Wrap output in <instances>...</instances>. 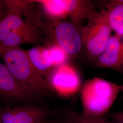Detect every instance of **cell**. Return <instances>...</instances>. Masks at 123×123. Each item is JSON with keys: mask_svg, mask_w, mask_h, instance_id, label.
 Returning a JSON list of instances; mask_svg holds the SVG:
<instances>
[{"mask_svg": "<svg viewBox=\"0 0 123 123\" xmlns=\"http://www.w3.org/2000/svg\"><path fill=\"white\" fill-rule=\"evenodd\" d=\"M0 57L18 83L33 97L51 89L48 80L36 70L25 50L0 46Z\"/></svg>", "mask_w": 123, "mask_h": 123, "instance_id": "cell-1", "label": "cell"}, {"mask_svg": "<svg viewBox=\"0 0 123 123\" xmlns=\"http://www.w3.org/2000/svg\"><path fill=\"white\" fill-rule=\"evenodd\" d=\"M121 91V85L98 77L87 80L81 90V114L90 117L103 116Z\"/></svg>", "mask_w": 123, "mask_h": 123, "instance_id": "cell-2", "label": "cell"}, {"mask_svg": "<svg viewBox=\"0 0 123 123\" xmlns=\"http://www.w3.org/2000/svg\"><path fill=\"white\" fill-rule=\"evenodd\" d=\"M112 31L105 9L88 19L80 31L83 51L90 60L94 61L104 52L112 35Z\"/></svg>", "mask_w": 123, "mask_h": 123, "instance_id": "cell-3", "label": "cell"}, {"mask_svg": "<svg viewBox=\"0 0 123 123\" xmlns=\"http://www.w3.org/2000/svg\"><path fill=\"white\" fill-rule=\"evenodd\" d=\"M49 19H69L75 26L84 19H89L97 12L89 0H35Z\"/></svg>", "mask_w": 123, "mask_h": 123, "instance_id": "cell-4", "label": "cell"}, {"mask_svg": "<svg viewBox=\"0 0 123 123\" xmlns=\"http://www.w3.org/2000/svg\"><path fill=\"white\" fill-rule=\"evenodd\" d=\"M47 22V35L64 50L70 57L77 56L83 51L80 31L77 26L63 19H52Z\"/></svg>", "mask_w": 123, "mask_h": 123, "instance_id": "cell-5", "label": "cell"}, {"mask_svg": "<svg viewBox=\"0 0 123 123\" xmlns=\"http://www.w3.org/2000/svg\"><path fill=\"white\" fill-rule=\"evenodd\" d=\"M48 81L51 89L64 97L74 95L81 87V79L79 72L68 63L55 68Z\"/></svg>", "mask_w": 123, "mask_h": 123, "instance_id": "cell-6", "label": "cell"}, {"mask_svg": "<svg viewBox=\"0 0 123 123\" xmlns=\"http://www.w3.org/2000/svg\"><path fill=\"white\" fill-rule=\"evenodd\" d=\"M98 68L123 72V38L114 33L104 52L94 61Z\"/></svg>", "mask_w": 123, "mask_h": 123, "instance_id": "cell-7", "label": "cell"}, {"mask_svg": "<svg viewBox=\"0 0 123 123\" xmlns=\"http://www.w3.org/2000/svg\"><path fill=\"white\" fill-rule=\"evenodd\" d=\"M46 114L44 110L34 106L0 108V123H37Z\"/></svg>", "mask_w": 123, "mask_h": 123, "instance_id": "cell-8", "label": "cell"}, {"mask_svg": "<svg viewBox=\"0 0 123 123\" xmlns=\"http://www.w3.org/2000/svg\"><path fill=\"white\" fill-rule=\"evenodd\" d=\"M0 97L18 100L33 98L20 85L7 67L0 61Z\"/></svg>", "mask_w": 123, "mask_h": 123, "instance_id": "cell-9", "label": "cell"}, {"mask_svg": "<svg viewBox=\"0 0 123 123\" xmlns=\"http://www.w3.org/2000/svg\"><path fill=\"white\" fill-rule=\"evenodd\" d=\"M26 52L36 70L48 80L49 75L55 68L48 46L37 45Z\"/></svg>", "mask_w": 123, "mask_h": 123, "instance_id": "cell-10", "label": "cell"}, {"mask_svg": "<svg viewBox=\"0 0 123 123\" xmlns=\"http://www.w3.org/2000/svg\"><path fill=\"white\" fill-rule=\"evenodd\" d=\"M105 9L112 31L123 38V0L109 1Z\"/></svg>", "mask_w": 123, "mask_h": 123, "instance_id": "cell-11", "label": "cell"}, {"mask_svg": "<svg viewBox=\"0 0 123 123\" xmlns=\"http://www.w3.org/2000/svg\"><path fill=\"white\" fill-rule=\"evenodd\" d=\"M47 46L55 68L68 63L70 57L60 47L54 43H50Z\"/></svg>", "mask_w": 123, "mask_h": 123, "instance_id": "cell-12", "label": "cell"}, {"mask_svg": "<svg viewBox=\"0 0 123 123\" xmlns=\"http://www.w3.org/2000/svg\"><path fill=\"white\" fill-rule=\"evenodd\" d=\"M107 117L114 123H123V111L109 113Z\"/></svg>", "mask_w": 123, "mask_h": 123, "instance_id": "cell-13", "label": "cell"}, {"mask_svg": "<svg viewBox=\"0 0 123 123\" xmlns=\"http://www.w3.org/2000/svg\"><path fill=\"white\" fill-rule=\"evenodd\" d=\"M8 8L6 0H0V21L3 19L7 15Z\"/></svg>", "mask_w": 123, "mask_h": 123, "instance_id": "cell-14", "label": "cell"}, {"mask_svg": "<svg viewBox=\"0 0 123 123\" xmlns=\"http://www.w3.org/2000/svg\"><path fill=\"white\" fill-rule=\"evenodd\" d=\"M121 92H122L123 94V84L121 85Z\"/></svg>", "mask_w": 123, "mask_h": 123, "instance_id": "cell-15", "label": "cell"}, {"mask_svg": "<svg viewBox=\"0 0 123 123\" xmlns=\"http://www.w3.org/2000/svg\"><path fill=\"white\" fill-rule=\"evenodd\" d=\"M75 123L74 122H72V121H70L69 120V121L68 122H66V123Z\"/></svg>", "mask_w": 123, "mask_h": 123, "instance_id": "cell-16", "label": "cell"}]
</instances>
